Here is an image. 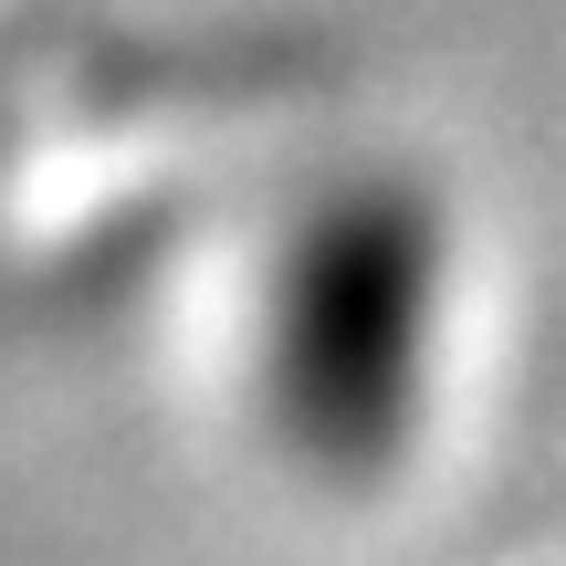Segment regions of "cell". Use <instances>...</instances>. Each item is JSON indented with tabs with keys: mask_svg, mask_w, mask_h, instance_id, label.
<instances>
[{
	"mask_svg": "<svg viewBox=\"0 0 566 566\" xmlns=\"http://www.w3.org/2000/svg\"><path fill=\"white\" fill-rule=\"evenodd\" d=\"M399 357H409V231L357 221L346 242H325L315 283H304V325H294L304 430L336 451H367L399 420Z\"/></svg>",
	"mask_w": 566,
	"mask_h": 566,
	"instance_id": "1",
	"label": "cell"
}]
</instances>
